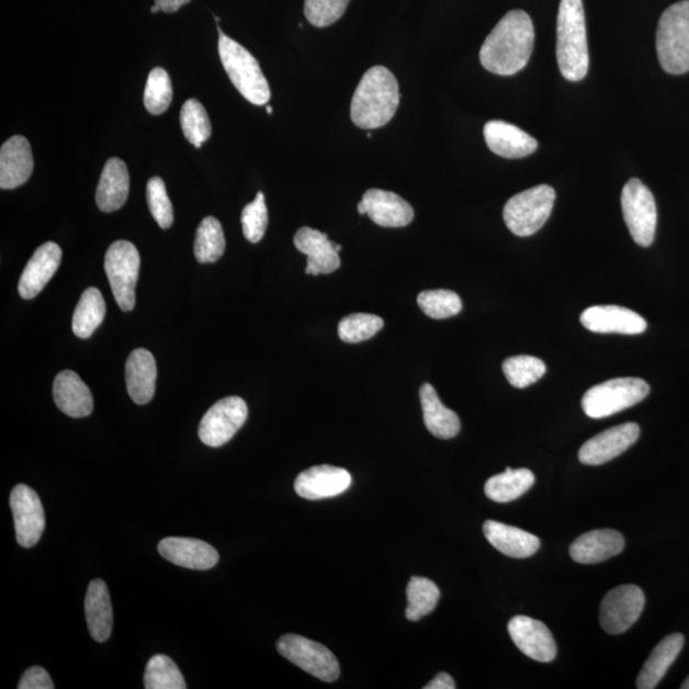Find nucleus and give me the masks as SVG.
Masks as SVG:
<instances>
[{
	"mask_svg": "<svg viewBox=\"0 0 689 689\" xmlns=\"http://www.w3.org/2000/svg\"><path fill=\"white\" fill-rule=\"evenodd\" d=\"M535 30L530 15L508 12L485 38L481 49L482 66L498 76H513L527 67L534 49Z\"/></svg>",
	"mask_w": 689,
	"mask_h": 689,
	"instance_id": "1",
	"label": "nucleus"
},
{
	"mask_svg": "<svg viewBox=\"0 0 689 689\" xmlns=\"http://www.w3.org/2000/svg\"><path fill=\"white\" fill-rule=\"evenodd\" d=\"M400 104L396 77L386 67L368 69L351 100V121L362 129H377L386 125Z\"/></svg>",
	"mask_w": 689,
	"mask_h": 689,
	"instance_id": "2",
	"label": "nucleus"
},
{
	"mask_svg": "<svg viewBox=\"0 0 689 689\" xmlns=\"http://www.w3.org/2000/svg\"><path fill=\"white\" fill-rule=\"evenodd\" d=\"M557 60L562 76L568 81H581L589 72L590 57L583 0H561Z\"/></svg>",
	"mask_w": 689,
	"mask_h": 689,
	"instance_id": "3",
	"label": "nucleus"
},
{
	"mask_svg": "<svg viewBox=\"0 0 689 689\" xmlns=\"http://www.w3.org/2000/svg\"><path fill=\"white\" fill-rule=\"evenodd\" d=\"M218 29V54L230 81L249 103L262 106L271 99L270 84L262 74L260 63L245 46L233 41Z\"/></svg>",
	"mask_w": 689,
	"mask_h": 689,
	"instance_id": "4",
	"label": "nucleus"
},
{
	"mask_svg": "<svg viewBox=\"0 0 689 689\" xmlns=\"http://www.w3.org/2000/svg\"><path fill=\"white\" fill-rule=\"evenodd\" d=\"M656 50L665 72H689V0L670 5L662 14Z\"/></svg>",
	"mask_w": 689,
	"mask_h": 689,
	"instance_id": "5",
	"label": "nucleus"
},
{
	"mask_svg": "<svg viewBox=\"0 0 689 689\" xmlns=\"http://www.w3.org/2000/svg\"><path fill=\"white\" fill-rule=\"evenodd\" d=\"M554 202L555 191L546 184L513 195L504 210L507 228L517 237L534 235L551 217Z\"/></svg>",
	"mask_w": 689,
	"mask_h": 689,
	"instance_id": "6",
	"label": "nucleus"
},
{
	"mask_svg": "<svg viewBox=\"0 0 689 689\" xmlns=\"http://www.w3.org/2000/svg\"><path fill=\"white\" fill-rule=\"evenodd\" d=\"M650 393L647 382L641 379H615L594 386L583 397V409L587 417L602 419L612 417L645 400Z\"/></svg>",
	"mask_w": 689,
	"mask_h": 689,
	"instance_id": "7",
	"label": "nucleus"
},
{
	"mask_svg": "<svg viewBox=\"0 0 689 689\" xmlns=\"http://www.w3.org/2000/svg\"><path fill=\"white\" fill-rule=\"evenodd\" d=\"M139 268L138 249L131 241L117 240L109 247L105 255V272L115 302L123 312L135 308Z\"/></svg>",
	"mask_w": 689,
	"mask_h": 689,
	"instance_id": "8",
	"label": "nucleus"
},
{
	"mask_svg": "<svg viewBox=\"0 0 689 689\" xmlns=\"http://www.w3.org/2000/svg\"><path fill=\"white\" fill-rule=\"evenodd\" d=\"M621 203L632 239L641 247L652 246L657 224L653 192L640 179L633 178L623 188Z\"/></svg>",
	"mask_w": 689,
	"mask_h": 689,
	"instance_id": "9",
	"label": "nucleus"
},
{
	"mask_svg": "<svg viewBox=\"0 0 689 689\" xmlns=\"http://www.w3.org/2000/svg\"><path fill=\"white\" fill-rule=\"evenodd\" d=\"M278 650L285 659L324 682L331 684L340 677L338 659L330 650L316 641L297 634H285L279 640Z\"/></svg>",
	"mask_w": 689,
	"mask_h": 689,
	"instance_id": "10",
	"label": "nucleus"
},
{
	"mask_svg": "<svg viewBox=\"0 0 689 689\" xmlns=\"http://www.w3.org/2000/svg\"><path fill=\"white\" fill-rule=\"evenodd\" d=\"M248 418V406L242 398L229 396L217 402L202 418L199 436L208 448H222L237 434Z\"/></svg>",
	"mask_w": 689,
	"mask_h": 689,
	"instance_id": "11",
	"label": "nucleus"
},
{
	"mask_svg": "<svg viewBox=\"0 0 689 689\" xmlns=\"http://www.w3.org/2000/svg\"><path fill=\"white\" fill-rule=\"evenodd\" d=\"M645 594L636 585H622L606 595L600 606V624L609 634L629 631L645 608Z\"/></svg>",
	"mask_w": 689,
	"mask_h": 689,
	"instance_id": "12",
	"label": "nucleus"
},
{
	"mask_svg": "<svg viewBox=\"0 0 689 689\" xmlns=\"http://www.w3.org/2000/svg\"><path fill=\"white\" fill-rule=\"evenodd\" d=\"M15 536L23 547L38 543L45 530V512L37 493L25 484L14 487L10 497Z\"/></svg>",
	"mask_w": 689,
	"mask_h": 689,
	"instance_id": "13",
	"label": "nucleus"
},
{
	"mask_svg": "<svg viewBox=\"0 0 689 689\" xmlns=\"http://www.w3.org/2000/svg\"><path fill=\"white\" fill-rule=\"evenodd\" d=\"M508 633L517 648L532 660L551 663L557 656V644L552 632L534 618L513 617L508 623Z\"/></svg>",
	"mask_w": 689,
	"mask_h": 689,
	"instance_id": "14",
	"label": "nucleus"
},
{
	"mask_svg": "<svg viewBox=\"0 0 689 689\" xmlns=\"http://www.w3.org/2000/svg\"><path fill=\"white\" fill-rule=\"evenodd\" d=\"M640 437V427L634 422L617 426L595 436L579 449L578 459L585 465L607 464L628 451Z\"/></svg>",
	"mask_w": 689,
	"mask_h": 689,
	"instance_id": "15",
	"label": "nucleus"
},
{
	"mask_svg": "<svg viewBox=\"0 0 689 689\" xmlns=\"http://www.w3.org/2000/svg\"><path fill=\"white\" fill-rule=\"evenodd\" d=\"M352 477L348 470L319 465L297 475L294 488L296 495L308 500H319L342 495L350 488Z\"/></svg>",
	"mask_w": 689,
	"mask_h": 689,
	"instance_id": "16",
	"label": "nucleus"
},
{
	"mask_svg": "<svg viewBox=\"0 0 689 689\" xmlns=\"http://www.w3.org/2000/svg\"><path fill=\"white\" fill-rule=\"evenodd\" d=\"M579 320L587 330L595 334L640 335L647 328L646 320L636 312L618 305H597L587 308Z\"/></svg>",
	"mask_w": 689,
	"mask_h": 689,
	"instance_id": "17",
	"label": "nucleus"
},
{
	"mask_svg": "<svg viewBox=\"0 0 689 689\" xmlns=\"http://www.w3.org/2000/svg\"><path fill=\"white\" fill-rule=\"evenodd\" d=\"M61 262V249L57 242H44L35 250L33 257L23 270L19 284V293L23 300H34L41 294L56 275Z\"/></svg>",
	"mask_w": 689,
	"mask_h": 689,
	"instance_id": "18",
	"label": "nucleus"
},
{
	"mask_svg": "<svg viewBox=\"0 0 689 689\" xmlns=\"http://www.w3.org/2000/svg\"><path fill=\"white\" fill-rule=\"evenodd\" d=\"M294 245L300 252L308 257L307 275L318 276L320 273L327 275L338 270L341 260L335 242L328 239L327 234L305 226L296 231Z\"/></svg>",
	"mask_w": 689,
	"mask_h": 689,
	"instance_id": "19",
	"label": "nucleus"
},
{
	"mask_svg": "<svg viewBox=\"0 0 689 689\" xmlns=\"http://www.w3.org/2000/svg\"><path fill=\"white\" fill-rule=\"evenodd\" d=\"M159 553L179 567L206 571L217 565L218 553L213 545L190 538L162 539Z\"/></svg>",
	"mask_w": 689,
	"mask_h": 689,
	"instance_id": "20",
	"label": "nucleus"
},
{
	"mask_svg": "<svg viewBox=\"0 0 689 689\" xmlns=\"http://www.w3.org/2000/svg\"><path fill=\"white\" fill-rule=\"evenodd\" d=\"M484 138L489 150L505 159L527 158L538 148L535 138L504 121H490L485 124Z\"/></svg>",
	"mask_w": 689,
	"mask_h": 689,
	"instance_id": "21",
	"label": "nucleus"
},
{
	"mask_svg": "<svg viewBox=\"0 0 689 689\" xmlns=\"http://www.w3.org/2000/svg\"><path fill=\"white\" fill-rule=\"evenodd\" d=\"M365 215L383 228H404L414 221V208L400 195L382 190H370L363 195Z\"/></svg>",
	"mask_w": 689,
	"mask_h": 689,
	"instance_id": "22",
	"label": "nucleus"
},
{
	"mask_svg": "<svg viewBox=\"0 0 689 689\" xmlns=\"http://www.w3.org/2000/svg\"><path fill=\"white\" fill-rule=\"evenodd\" d=\"M34 171V156L29 140L13 136L0 150V187L14 190L27 182Z\"/></svg>",
	"mask_w": 689,
	"mask_h": 689,
	"instance_id": "23",
	"label": "nucleus"
},
{
	"mask_svg": "<svg viewBox=\"0 0 689 689\" xmlns=\"http://www.w3.org/2000/svg\"><path fill=\"white\" fill-rule=\"evenodd\" d=\"M624 550V538L612 529L592 530L577 538L569 547V555L581 565H597Z\"/></svg>",
	"mask_w": 689,
	"mask_h": 689,
	"instance_id": "24",
	"label": "nucleus"
},
{
	"mask_svg": "<svg viewBox=\"0 0 689 689\" xmlns=\"http://www.w3.org/2000/svg\"><path fill=\"white\" fill-rule=\"evenodd\" d=\"M483 532L498 552L511 558H529L542 545L540 539L530 532L498 521H485Z\"/></svg>",
	"mask_w": 689,
	"mask_h": 689,
	"instance_id": "25",
	"label": "nucleus"
},
{
	"mask_svg": "<svg viewBox=\"0 0 689 689\" xmlns=\"http://www.w3.org/2000/svg\"><path fill=\"white\" fill-rule=\"evenodd\" d=\"M158 380V366L150 351L137 349L131 352L125 364V382L133 402L145 405L153 400Z\"/></svg>",
	"mask_w": 689,
	"mask_h": 689,
	"instance_id": "26",
	"label": "nucleus"
},
{
	"mask_svg": "<svg viewBox=\"0 0 689 689\" xmlns=\"http://www.w3.org/2000/svg\"><path fill=\"white\" fill-rule=\"evenodd\" d=\"M54 403L70 418H86L93 410L90 388L72 371L60 372L53 386Z\"/></svg>",
	"mask_w": 689,
	"mask_h": 689,
	"instance_id": "27",
	"label": "nucleus"
},
{
	"mask_svg": "<svg viewBox=\"0 0 689 689\" xmlns=\"http://www.w3.org/2000/svg\"><path fill=\"white\" fill-rule=\"evenodd\" d=\"M129 194V172L125 162L113 158L101 172L97 191L98 207L111 214L124 206Z\"/></svg>",
	"mask_w": 689,
	"mask_h": 689,
	"instance_id": "28",
	"label": "nucleus"
},
{
	"mask_svg": "<svg viewBox=\"0 0 689 689\" xmlns=\"http://www.w3.org/2000/svg\"><path fill=\"white\" fill-rule=\"evenodd\" d=\"M86 620L93 640L105 642L113 630L111 595L103 579H93L84 600Z\"/></svg>",
	"mask_w": 689,
	"mask_h": 689,
	"instance_id": "29",
	"label": "nucleus"
},
{
	"mask_svg": "<svg viewBox=\"0 0 689 689\" xmlns=\"http://www.w3.org/2000/svg\"><path fill=\"white\" fill-rule=\"evenodd\" d=\"M685 646V636L682 633H671L657 644L650 654L644 668L641 669L637 678L639 689H654L662 682L667 675L673 663L676 662L680 652Z\"/></svg>",
	"mask_w": 689,
	"mask_h": 689,
	"instance_id": "30",
	"label": "nucleus"
},
{
	"mask_svg": "<svg viewBox=\"0 0 689 689\" xmlns=\"http://www.w3.org/2000/svg\"><path fill=\"white\" fill-rule=\"evenodd\" d=\"M420 403L422 415H425V425L430 433L441 438V440H451L460 433L459 415L442 404L434 387L429 383L420 388Z\"/></svg>",
	"mask_w": 689,
	"mask_h": 689,
	"instance_id": "31",
	"label": "nucleus"
},
{
	"mask_svg": "<svg viewBox=\"0 0 689 689\" xmlns=\"http://www.w3.org/2000/svg\"><path fill=\"white\" fill-rule=\"evenodd\" d=\"M535 476L529 468L507 467L504 474L492 476L485 483V496L498 504H508L531 489Z\"/></svg>",
	"mask_w": 689,
	"mask_h": 689,
	"instance_id": "32",
	"label": "nucleus"
},
{
	"mask_svg": "<svg viewBox=\"0 0 689 689\" xmlns=\"http://www.w3.org/2000/svg\"><path fill=\"white\" fill-rule=\"evenodd\" d=\"M106 315L103 294L97 287L84 290L75 309L72 330L77 338L89 339L98 330Z\"/></svg>",
	"mask_w": 689,
	"mask_h": 689,
	"instance_id": "33",
	"label": "nucleus"
},
{
	"mask_svg": "<svg viewBox=\"0 0 689 689\" xmlns=\"http://www.w3.org/2000/svg\"><path fill=\"white\" fill-rule=\"evenodd\" d=\"M441 592L438 586L425 577H411L407 585L406 618L418 622L421 618L433 612L440 600Z\"/></svg>",
	"mask_w": 689,
	"mask_h": 689,
	"instance_id": "34",
	"label": "nucleus"
},
{
	"mask_svg": "<svg viewBox=\"0 0 689 689\" xmlns=\"http://www.w3.org/2000/svg\"><path fill=\"white\" fill-rule=\"evenodd\" d=\"M225 247V235L221 222L213 216L203 218L194 240V256L197 261L214 263L221 260Z\"/></svg>",
	"mask_w": 689,
	"mask_h": 689,
	"instance_id": "35",
	"label": "nucleus"
},
{
	"mask_svg": "<svg viewBox=\"0 0 689 689\" xmlns=\"http://www.w3.org/2000/svg\"><path fill=\"white\" fill-rule=\"evenodd\" d=\"M180 124L188 143L195 148H201L213 133L206 109L195 99L185 101L180 112Z\"/></svg>",
	"mask_w": 689,
	"mask_h": 689,
	"instance_id": "36",
	"label": "nucleus"
},
{
	"mask_svg": "<svg viewBox=\"0 0 689 689\" xmlns=\"http://www.w3.org/2000/svg\"><path fill=\"white\" fill-rule=\"evenodd\" d=\"M146 689H185V680L177 664L167 655H155L147 663L145 671Z\"/></svg>",
	"mask_w": 689,
	"mask_h": 689,
	"instance_id": "37",
	"label": "nucleus"
},
{
	"mask_svg": "<svg viewBox=\"0 0 689 689\" xmlns=\"http://www.w3.org/2000/svg\"><path fill=\"white\" fill-rule=\"evenodd\" d=\"M504 373L516 388H527L543 379L546 365L543 360L531 355L508 358L504 363Z\"/></svg>",
	"mask_w": 689,
	"mask_h": 689,
	"instance_id": "38",
	"label": "nucleus"
},
{
	"mask_svg": "<svg viewBox=\"0 0 689 689\" xmlns=\"http://www.w3.org/2000/svg\"><path fill=\"white\" fill-rule=\"evenodd\" d=\"M144 100L148 113L160 115L168 111L172 100V88L166 69L155 68L148 75Z\"/></svg>",
	"mask_w": 689,
	"mask_h": 689,
	"instance_id": "39",
	"label": "nucleus"
},
{
	"mask_svg": "<svg viewBox=\"0 0 689 689\" xmlns=\"http://www.w3.org/2000/svg\"><path fill=\"white\" fill-rule=\"evenodd\" d=\"M418 304L430 318L444 319L459 315L462 302L451 290H427L418 296Z\"/></svg>",
	"mask_w": 689,
	"mask_h": 689,
	"instance_id": "40",
	"label": "nucleus"
},
{
	"mask_svg": "<svg viewBox=\"0 0 689 689\" xmlns=\"http://www.w3.org/2000/svg\"><path fill=\"white\" fill-rule=\"evenodd\" d=\"M385 326L379 316L355 313L340 320L339 336L343 342L358 343L373 338Z\"/></svg>",
	"mask_w": 689,
	"mask_h": 689,
	"instance_id": "41",
	"label": "nucleus"
},
{
	"mask_svg": "<svg viewBox=\"0 0 689 689\" xmlns=\"http://www.w3.org/2000/svg\"><path fill=\"white\" fill-rule=\"evenodd\" d=\"M147 203L155 222L159 224L160 228H171L172 223H174V210H172L166 183H163L161 178L154 177L148 180Z\"/></svg>",
	"mask_w": 689,
	"mask_h": 689,
	"instance_id": "42",
	"label": "nucleus"
},
{
	"mask_svg": "<svg viewBox=\"0 0 689 689\" xmlns=\"http://www.w3.org/2000/svg\"><path fill=\"white\" fill-rule=\"evenodd\" d=\"M349 3L350 0H305V19L319 29L331 26L347 12Z\"/></svg>",
	"mask_w": 689,
	"mask_h": 689,
	"instance_id": "43",
	"label": "nucleus"
},
{
	"mask_svg": "<svg viewBox=\"0 0 689 689\" xmlns=\"http://www.w3.org/2000/svg\"><path fill=\"white\" fill-rule=\"evenodd\" d=\"M269 225V211L266 206L263 192H258L256 200L242 210V234L250 242H258L264 237Z\"/></svg>",
	"mask_w": 689,
	"mask_h": 689,
	"instance_id": "44",
	"label": "nucleus"
},
{
	"mask_svg": "<svg viewBox=\"0 0 689 689\" xmlns=\"http://www.w3.org/2000/svg\"><path fill=\"white\" fill-rule=\"evenodd\" d=\"M49 673L42 667H33L25 671L19 685V689H54Z\"/></svg>",
	"mask_w": 689,
	"mask_h": 689,
	"instance_id": "45",
	"label": "nucleus"
},
{
	"mask_svg": "<svg viewBox=\"0 0 689 689\" xmlns=\"http://www.w3.org/2000/svg\"><path fill=\"white\" fill-rule=\"evenodd\" d=\"M426 689H455L456 684L448 673H440L425 687Z\"/></svg>",
	"mask_w": 689,
	"mask_h": 689,
	"instance_id": "46",
	"label": "nucleus"
},
{
	"mask_svg": "<svg viewBox=\"0 0 689 689\" xmlns=\"http://www.w3.org/2000/svg\"><path fill=\"white\" fill-rule=\"evenodd\" d=\"M190 2L191 0H155V4L160 8V11L166 13H174Z\"/></svg>",
	"mask_w": 689,
	"mask_h": 689,
	"instance_id": "47",
	"label": "nucleus"
},
{
	"mask_svg": "<svg viewBox=\"0 0 689 689\" xmlns=\"http://www.w3.org/2000/svg\"><path fill=\"white\" fill-rule=\"evenodd\" d=\"M151 12H153V13H158V12H161V11H160V8H159L158 5L154 4V5L151 7Z\"/></svg>",
	"mask_w": 689,
	"mask_h": 689,
	"instance_id": "48",
	"label": "nucleus"
},
{
	"mask_svg": "<svg viewBox=\"0 0 689 689\" xmlns=\"http://www.w3.org/2000/svg\"><path fill=\"white\" fill-rule=\"evenodd\" d=\"M682 689H689V676L688 678L685 680V684L682 685V687H680Z\"/></svg>",
	"mask_w": 689,
	"mask_h": 689,
	"instance_id": "49",
	"label": "nucleus"
},
{
	"mask_svg": "<svg viewBox=\"0 0 689 689\" xmlns=\"http://www.w3.org/2000/svg\"><path fill=\"white\" fill-rule=\"evenodd\" d=\"M335 249L338 250V252H341L342 247L340 245H335Z\"/></svg>",
	"mask_w": 689,
	"mask_h": 689,
	"instance_id": "50",
	"label": "nucleus"
},
{
	"mask_svg": "<svg viewBox=\"0 0 689 689\" xmlns=\"http://www.w3.org/2000/svg\"><path fill=\"white\" fill-rule=\"evenodd\" d=\"M268 113L272 114L273 113V109L271 106H268Z\"/></svg>",
	"mask_w": 689,
	"mask_h": 689,
	"instance_id": "51",
	"label": "nucleus"
}]
</instances>
